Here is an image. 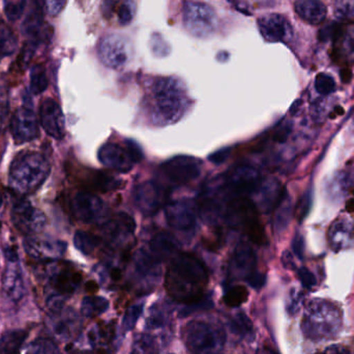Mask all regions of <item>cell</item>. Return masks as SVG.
<instances>
[{"label":"cell","instance_id":"cell-1","mask_svg":"<svg viewBox=\"0 0 354 354\" xmlns=\"http://www.w3.org/2000/svg\"><path fill=\"white\" fill-rule=\"evenodd\" d=\"M207 283L205 265L191 254H179L174 257L166 276V289L170 297L187 306L203 299Z\"/></svg>","mask_w":354,"mask_h":354},{"label":"cell","instance_id":"cell-2","mask_svg":"<svg viewBox=\"0 0 354 354\" xmlns=\"http://www.w3.org/2000/svg\"><path fill=\"white\" fill-rule=\"evenodd\" d=\"M342 326V311L335 303L316 299L306 306L301 330L310 340L319 342L336 339Z\"/></svg>","mask_w":354,"mask_h":354},{"label":"cell","instance_id":"cell-3","mask_svg":"<svg viewBox=\"0 0 354 354\" xmlns=\"http://www.w3.org/2000/svg\"><path fill=\"white\" fill-rule=\"evenodd\" d=\"M49 174V162L41 153L25 152L10 164L8 184L18 195H30L44 184Z\"/></svg>","mask_w":354,"mask_h":354},{"label":"cell","instance_id":"cell-4","mask_svg":"<svg viewBox=\"0 0 354 354\" xmlns=\"http://www.w3.org/2000/svg\"><path fill=\"white\" fill-rule=\"evenodd\" d=\"M153 112L161 122L176 123L187 106V98L178 81L169 77H160L151 87Z\"/></svg>","mask_w":354,"mask_h":354},{"label":"cell","instance_id":"cell-5","mask_svg":"<svg viewBox=\"0 0 354 354\" xmlns=\"http://www.w3.org/2000/svg\"><path fill=\"white\" fill-rule=\"evenodd\" d=\"M232 201L233 197L225 184L224 177H216L204 185L200 195L198 210L206 222L218 224L226 216L227 210Z\"/></svg>","mask_w":354,"mask_h":354},{"label":"cell","instance_id":"cell-6","mask_svg":"<svg viewBox=\"0 0 354 354\" xmlns=\"http://www.w3.org/2000/svg\"><path fill=\"white\" fill-rule=\"evenodd\" d=\"M185 342L192 354H218L224 348L226 335L214 324L192 321L185 328Z\"/></svg>","mask_w":354,"mask_h":354},{"label":"cell","instance_id":"cell-7","mask_svg":"<svg viewBox=\"0 0 354 354\" xmlns=\"http://www.w3.org/2000/svg\"><path fill=\"white\" fill-rule=\"evenodd\" d=\"M49 288V294L66 297L72 295L82 282V274L72 264L51 262L43 268Z\"/></svg>","mask_w":354,"mask_h":354},{"label":"cell","instance_id":"cell-8","mask_svg":"<svg viewBox=\"0 0 354 354\" xmlns=\"http://www.w3.org/2000/svg\"><path fill=\"white\" fill-rule=\"evenodd\" d=\"M183 23L194 37L204 39L216 30L218 20L214 8L205 2L187 1L183 4Z\"/></svg>","mask_w":354,"mask_h":354},{"label":"cell","instance_id":"cell-9","mask_svg":"<svg viewBox=\"0 0 354 354\" xmlns=\"http://www.w3.org/2000/svg\"><path fill=\"white\" fill-rule=\"evenodd\" d=\"M225 184L234 200L247 199L260 184V175L251 166H237L224 175Z\"/></svg>","mask_w":354,"mask_h":354},{"label":"cell","instance_id":"cell-10","mask_svg":"<svg viewBox=\"0 0 354 354\" xmlns=\"http://www.w3.org/2000/svg\"><path fill=\"white\" fill-rule=\"evenodd\" d=\"M134 203L145 216H153L167 206L168 193L163 186L151 181L137 185L133 193Z\"/></svg>","mask_w":354,"mask_h":354},{"label":"cell","instance_id":"cell-11","mask_svg":"<svg viewBox=\"0 0 354 354\" xmlns=\"http://www.w3.org/2000/svg\"><path fill=\"white\" fill-rule=\"evenodd\" d=\"M10 216L15 228L27 237L41 233L47 224L45 214L27 201L15 203Z\"/></svg>","mask_w":354,"mask_h":354},{"label":"cell","instance_id":"cell-12","mask_svg":"<svg viewBox=\"0 0 354 354\" xmlns=\"http://www.w3.org/2000/svg\"><path fill=\"white\" fill-rule=\"evenodd\" d=\"M161 170L172 184L179 186L187 184L200 176L202 161L192 156H176L164 162Z\"/></svg>","mask_w":354,"mask_h":354},{"label":"cell","instance_id":"cell-13","mask_svg":"<svg viewBox=\"0 0 354 354\" xmlns=\"http://www.w3.org/2000/svg\"><path fill=\"white\" fill-rule=\"evenodd\" d=\"M168 224L179 232H189L196 226L197 210L193 201L187 199L177 200L167 204L165 210Z\"/></svg>","mask_w":354,"mask_h":354},{"label":"cell","instance_id":"cell-14","mask_svg":"<svg viewBox=\"0 0 354 354\" xmlns=\"http://www.w3.org/2000/svg\"><path fill=\"white\" fill-rule=\"evenodd\" d=\"M136 222L129 214H116L103 224L102 232L109 245L124 247L134 236Z\"/></svg>","mask_w":354,"mask_h":354},{"label":"cell","instance_id":"cell-15","mask_svg":"<svg viewBox=\"0 0 354 354\" xmlns=\"http://www.w3.org/2000/svg\"><path fill=\"white\" fill-rule=\"evenodd\" d=\"M72 210L76 218L86 224L102 222L107 213L104 202L88 193H78L73 197Z\"/></svg>","mask_w":354,"mask_h":354},{"label":"cell","instance_id":"cell-16","mask_svg":"<svg viewBox=\"0 0 354 354\" xmlns=\"http://www.w3.org/2000/svg\"><path fill=\"white\" fill-rule=\"evenodd\" d=\"M47 326L54 338L68 341L78 336L81 330V320L74 310L64 308L57 313L50 314Z\"/></svg>","mask_w":354,"mask_h":354},{"label":"cell","instance_id":"cell-17","mask_svg":"<svg viewBox=\"0 0 354 354\" xmlns=\"http://www.w3.org/2000/svg\"><path fill=\"white\" fill-rule=\"evenodd\" d=\"M256 263L257 262L253 249L247 243H239L229 259L227 267L229 278L248 281V278L256 272Z\"/></svg>","mask_w":354,"mask_h":354},{"label":"cell","instance_id":"cell-18","mask_svg":"<svg viewBox=\"0 0 354 354\" xmlns=\"http://www.w3.org/2000/svg\"><path fill=\"white\" fill-rule=\"evenodd\" d=\"M25 251L31 259L41 262H55L64 256L66 251V243L54 239L27 237L23 241Z\"/></svg>","mask_w":354,"mask_h":354},{"label":"cell","instance_id":"cell-19","mask_svg":"<svg viewBox=\"0 0 354 354\" xmlns=\"http://www.w3.org/2000/svg\"><path fill=\"white\" fill-rule=\"evenodd\" d=\"M10 133L15 143H29L39 136V124L37 116L29 108H19L12 116L10 124Z\"/></svg>","mask_w":354,"mask_h":354},{"label":"cell","instance_id":"cell-20","mask_svg":"<svg viewBox=\"0 0 354 354\" xmlns=\"http://www.w3.org/2000/svg\"><path fill=\"white\" fill-rule=\"evenodd\" d=\"M97 49L102 62L109 68L118 70L128 62V47L124 39L118 35H106L100 41Z\"/></svg>","mask_w":354,"mask_h":354},{"label":"cell","instance_id":"cell-21","mask_svg":"<svg viewBox=\"0 0 354 354\" xmlns=\"http://www.w3.org/2000/svg\"><path fill=\"white\" fill-rule=\"evenodd\" d=\"M41 125L45 132L55 139L66 135V120L59 104L53 99H45L39 107Z\"/></svg>","mask_w":354,"mask_h":354},{"label":"cell","instance_id":"cell-22","mask_svg":"<svg viewBox=\"0 0 354 354\" xmlns=\"http://www.w3.org/2000/svg\"><path fill=\"white\" fill-rule=\"evenodd\" d=\"M258 28L266 41L270 43L286 42L292 35L289 21L280 14H268L258 19Z\"/></svg>","mask_w":354,"mask_h":354},{"label":"cell","instance_id":"cell-23","mask_svg":"<svg viewBox=\"0 0 354 354\" xmlns=\"http://www.w3.org/2000/svg\"><path fill=\"white\" fill-rule=\"evenodd\" d=\"M1 285L2 291L8 301L18 303L23 299L25 293L24 276L19 259L6 260Z\"/></svg>","mask_w":354,"mask_h":354},{"label":"cell","instance_id":"cell-24","mask_svg":"<svg viewBox=\"0 0 354 354\" xmlns=\"http://www.w3.org/2000/svg\"><path fill=\"white\" fill-rule=\"evenodd\" d=\"M97 158L103 166L120 172H130L135 164L127 148L124 149L114 143L102 145L97 152Z\"/></svg>","mask_w":354,"mask_h":354},{"label":"cell","instance_id":"cell-25","mask_svg":"<svg viewBox=\"0 0 354 354\" xmlns=\"http://www.w3.org/2000/svg\"><path fill=\"white\" fill-rule=\"evenodd\" d=\"M254 195H255V205L264 213L272 211L283 199V195H281L280 183L276 179H266L261 181Z\"/></svg>","mask_w":354,"mask_h":354},{"label":"cell","instance_id":"cell-26","mask_svg":"<svg viewBox=\"0 0 354 354\" xmlns=\"http://www.w3.org/2000/svg\"><path fill=\"white\" fill-rule=\"evenodd\" d=\"M354 236V226L347 218H338L328 230V241L335 251H341L351 245Z\"/></svg>","mask_w":354,"mask_h":354},{"label":"cell","instance_id":"cell-27","mask_svg":"<svg viewBox=\"0 0 354 354\" xmlns=\"http://www.w3.org/2000/svg\"><path fill=\"white\" fill-rule=\"evenodd\" d=\"M177 251H178V242L171 234L167 232H160L156 234L149 245V253L159 262L176 257Z\"/></svg>","mask_w":354,"mask_h":354},{"label":"cell","instance_id":"cell-28","mask_svg":"<svg viewBox=\"0 0 354 354\" xmlns=\"http://www.w3.org/2000/svg\"><path fill=\"white\" fill-rule=\"evenodd\" d=\"M295 6L297 15L310 24H320L328 14L326 6L318 0H299L295 2Z\"/></svg>","mask_w":354,"mask_h":354},{"label":"cell","instance_id":"cell-29","mask_svg":"<svg viewBox=\"0 0 354 354\" xmlns=\"http://www.w3.org/2000/svg\"><path fill=\"white\" fill-rule=\"evenodd\" d=\"M334 39L339 58L346 62H354V24L339 27Z\"/></svg>","mask_w":354,"mask_h":354},{"label":"cell","instance_id":"cell-30","mask_svg":"<svg viewBox=\"0 0 354 354\" xmlns=\"http://www.w3.org/2000/svg\"><path fill=\"white\" fill-rule=\"evenodd\" d=\"M43 10L41 3L35 2L33 8L29 10L22 24V31L26 37L37 39L41 33L44 25Z\"/></svg>","mask_w":354,"mask_h":354},{"label":"cell","instance_id":"cell-31","mask_svg":"<svg viewBox=\"0 0 354 354\" xmlns=\"http://www.w3.org/2000/svg\"><path fill=\"white\" fill-rule=\"evenodd\" d=\"M28 336L24 330H10L2 334L0 338V353L18 354Z\"/></svg>","mask_w":354,"mask_h":354},{"label":"cell","instance_id":"cell-32","mask_svg":"<svg viewBox=\"0 0 354 354\" xmlns=\"http://www.w3.org/2000/svg\"><path fill=\"white\" fill-rule=\"evenodd\" d=\"M109 308V301L101 297H84L81 303V313L84 317L95 318L105 313Z\"/></svg>","mask_w":354,"mask_h":354},{"label":"cell","instance_id":"cell-33","mask_svg":"<svg viewBox=\"0 0 354 354\" xmlns=\"http://www.w3.org/2000/svg\"><path fill=\"white\" fill-rule=\"evenodd\" d=\"M74 245L83 255L91 256L99 249L101 239L91 233L78 231L74 236Z\"/></svg>","mask_w":354,"mask_h":354},{"label":"cell","instance_id":"cell-34","mask_svg":"<svg viewBox=\"0 0 354 354\" xmlns=\"http://www.w3.org/2000/svg\"><path fill=\"white\" fill-rule=\"evenodd\" d=\"M18 45V39L14 31L6 24L0 22V58L12 55Z\"/></svg>","mask_w":354,"mask_h":354},{"label":"cell","instance_id":"cell-35","mask_svg":"<svg viewBox=\"0 0 354 354\" xmlns=\"http://www.w3.org/2000/svg\"><path fill=\"white\" fill-rule=\"evenodd\" d=\"M230 328L234 334L243 338H253L254 326L245 313H237L231 318Z\"/></svg>","mask_w":354,"mask_h":354},{"label":"cell","instance_id":"cell-36","mask_svg":"<svg viewBox=\"0 0 354 354\" xmlns=\"http://www.w3.org/2000/svg\"><path fill=\"white\" fill-rule=\"evenodd\" d=\"M49 81H48L47 73L45 68L41 64H35L30 72V91L35 95H39L47 89Z\"/></svg>","mask_w":354,"mask_h":354},{"label":"cell","instance_id":"cell-37","mask_svg":"<svg viewBox=\"0 0 354 354\" xmlns=\"http://www.w3.org/2000/svg\"><path fill=\"white\" fill-rule=\"evenodd\" d=\"M160 262L157 261L151 253H147L145 251H138L135 260V267L137 272L142 276H149L153 274V270L157 269L158 264Z\"/></svg>","mask_w":354,"mask_h":354},{"label":"cell","instance_id":"cell-38","mask_svg":"<svg viewBox=\"0 0 354 354\" xmlns=\"http://www.w3.org/2000/svg\"><path fill=\"white\" fill-rule=\"evenodd\" d=\"M26 354H62L59 347L51 339L39 338L27 347Z\"/></svg>","mask_w":354,"mask_h":354},{"label":"cell","instance_id":"cell-39","mask_svg":"<svg viewBox=\"0 0 354 354\" xmlns=\"http://www.w3.org/2000/svg\"><path fill=\"white\" fill-rule=\"evenodd\" d=\"M248 297H249V292H248L245 287H231L225 293L224 303L230 308L241 307L243 303L248 301Z\"/></svg>","mask_w":354,"mask_h":354},{"label":"cell","instance_id":"cell-40","mask_svg":"<svg viewBox=\"0 0 354 354\" xmlns=\"http://www.w3.org/2000/svg\"><path fill=\"white\" fill-rule=\"evenodd\" d=\"M291 204L289 199L281 200L280 204L278 205V212L276 214V220H274V226L278 231L284 230L290 220Z\"/></svg>","mask_w":354,"mask_h":354},{"label":"cell","instance_id":"cell-41","mask_svg":"<svg viewBox=\"0 0 354 354\" xmlns=\"http://www.w3.org/2000/svg\"><path fill=\"white\" fill-rule=\"evenodd\" d=\"M336 81L330 75L320 73L316 76L315 89L320 95H330L336 91Z\"/></svg>","mask_w":354,"mask_h":354},{"label":"cell","instance_id":"cell-42","mask_svg":"<svg viewBox=\"0 0 354 354\" xmlns=\"http://www.w3.org/2000/svg\"><path fill=\"white\" fill-rule=\"evenodd\" d=\"M142 305H133L127 310L124 320H122V328H124V332H130L135 328L139 318L142 315Z\"/></svg>","mask_w":354,"mask_h":354},{"label":"cell","instance_id":"cell-43","mask_svg":"<svg viewBox=\"0 0 354 354\" xmlns=\"http://www.w3.org/2000/svg\"><path fill=\"white\" fill-rule=\"evenodd\" d=\"M25 1H8L4 2V12L10 21L18 20L24 12Z\"/></svg>","mask_w":354,"mask_h":354},{"label":"cell","instance_id":"cell-44","mask_svg":"<svg viewBox=\"0 0 354 354\" xmlns=\"http://www.w3.org/2000/svg\"><path fill=\"white\" fill-rule=\"evenodd\" d=\"M135 8H136V6L132 1L124 2L120 6V10H118V21H120V24L128 25L132 22L135 12H136Z\"/></svg>","mask_w":354,"mask_h":354},{"label":"cell","instance_id":"cell-45","mask_svg":"<svg viewBox=\"0 0 354 354\" xmlns=\"http://www.w3.org/2000/svg\"><path fill=\"white\" fill-rule=\"evenodd\" d=\"M335 12L339 18H353L354 17V0H343V1L336 2Z\"/></svg>","mask_w":354,"mask_h":354},{"label":"cell","instance_id":"cell-46","mask_svg":"<svg viewBox=\"0 0 354 354\" xmlns=\"http://www.w3.org/2000/svg\"><path fill=\"white\" fill-rule=\"evenodd\" d=\"M35 41H31L30 43L26 44L23 48L20 56H19V68H26L27 64L30 62L31 57L35 51Z\"/></svg>","mask_w":354,"mask_h":354},{"label":"cell","instance_id":"cell-47","mask_svg":"<svg viewBox=\"0 0 354 354\" xmlns=\"http://www.w3.org/2000/svg\"><path fill=\"white\" fill-rule=\"evenodd\" d=\"M299 274V281L305 288L312 290L316 285L315 276H313L311 272L307 268L301 267L297 272Z\"/></svg>","mask_w":354,"mask_h":354},{"label":"cell","instance_id":"cell-48","mask_svg":"<svg viewBox=\"0 0 354 354\" xmlns=\"http://www.w3.org/2000/svg\"><path fill=\"white\" fill-rule=\"evenodd\" d=\"M126 148L128 150L129 154H130L131 158H132L134 163H137V162H140L141 160L143 159V153L141 151L139 145H137L135 141H129L126 143Z\"/></svg>","mask_w":354,"mask_h":354},{"label":"cell","instance_id":"cell-49","mask_svg":"<svg viewBox=\"0 0 354 354\" xmlns=\"http://www.w3.org/2000/svg\"><path fill=\"white\" fill-rule=\"evenodd\" d=\"M164 322H165L164 312L161 309H153V312L151 313V317L147 320L149 328H159V326H163Z\"/></svg>","mask_w":354,"mask_h":354},{"label":"cell","instance_id":"cell-50","mask_svg":"<svg viewBox=\"0 0 354 354\" xmlns=\"http://www.w3.org/2000/svg\"><path fill=\"white\" fill-rule=\"evenodd\" d=\"M229 154H230V149L225 148V149H221L212 153V155H209L208 159L214 164L224 163L228 159Z\"/></svg>","mask_w":354,"mask_h":354},{"label":"cell","instance_id":"cell-51","mask_svg":"<svg viewBox=\"0 0 354 354\" xmlns=\"http://www.w3.org/2000/svg\"><path fill=\"white\" fill-rule=\"evenodd\" d=\"M66 4V1H47L45 2V10L51 16H56L62 12Z\"/></svg>","mask_w":354,"mask_h":354},{"label":"cell","instance_id":"cell-52","mask_svg":"<svg viewBox=\"0 0 354 354\" xmlns=\"http://www.w3.org/2000/svg\"><path fill=\"white\" fill-rule=\"evenodd\" d=\"M301 303H303V295L301 293L297 292L295 294H291V299L288 305L289 313H297L301 308Z\"/></svg>","mask_w":354,"mask_h":354},{"label":"cell","instance_id":"cell-53","mask_svg":"<svg viewBox=\"0 0 354 354\" xmlns=\"http://www.w3.org/2000/svg\"><path fill=\"white\" fill-rule=\"evenodd\" d=\"M248 283H249L253 288H261V287L263 286L264 283H266V276H263V274H258V272H255V274H252V276L248 278Z\"/></svg>","mask_w":354,"mask_h":354},{"label":"cell","instance_id":"cell-54","mask_svg":"<svg viewBox=\"0 0 354 354\" xmlns=\"http://www.w3.org/2000/svg\"><path fill=\"white\" fill-rule=\"evenodd\" d=\"M293 251H295V255L301 259L304 255V251H305V242H304L303 237L301 235H297L295 240H293Z\"/></svg>","mask_w":354,"mask_h":354},{"label":"cell","instance_id":"cell-55","mask_svg":"<svg viewBox=\"0 0 354 354\" xmlns=\"http://www.w3.org/2000/svg\"><path fill=\"white\" fill-rule=\"evenodd\" d=\"M338 29V27L335 24L326 27V28H324L320 31V39H324V41H326V39H335Z\"/></svg>","mask_w":354,"mask_h":354},{"label":"cell","instance_id":"cell-56","mask_svg":"<svg viewBox=\"0 0 354 354\" xmlns=\"http://www.w3.org/2000/svg\"><path fill=\"white\" fill-rule=\"evenodd\" d=\"M290 131V124L283 125V126L277 131L276 135H274V139H276L277 141H280V143H284V141H286L287 137H288Z\"/></svg>","mask_w":354,"mask_h":354},{"label":"cell","instance_id":"cell-57","mask_svg":"<svg viewBox=\"0 0 354 354\" xmlns=\"http://www.w3.org/2000/svg\"><path fill=\"white\" fill-rule=\"evenodd\" d=\"M316 354H351V353L346 347L341 346V345H333V346L324 349L322 353Z\"/></svg>","mask_w":354,"mask_h":354},{"label":"cell","instance_id":"cell-58","mask_svg":"<svg viewBox=\"0 0 354 354\" xmlns=\"http://www.w3.org/2000/svg\"><path fill=\"white\" fill-rule=\"evenodd\" d=\"M282 261L285 267L289 268V269L295 268V261H293L292 255H291L289 251H285V253L283 254Z\"/></svg>","mask_w":354,"mask_h":354},{"label":"cell","instance_id":"cell-59","mask_svg":"<svg viewBox=\"0 0 354 354\" xmlns=\"http://www.w3.org/2000/svg\"><path fill=\"white\" fill-rule=\"evenodd\" d=\"M131 354H149V348H147V345L145 344V341L135 344L134 348H133L132 353Z\"/></svg>","mask_w":354,"mask_h":354},{"label":"cell","instance_id":"cell-60","mask_svg":"<svg viewBox=\"0 0 354 354\" xmlns=\"http://www.w3.org/2000/svg\"><path fill=\"white\" fill-rule=\"evenodd\" d=\"M257 354H277L274 353V351H272V349L266 348V347H264V348L259 349L258 351Z\"/></svg>","mask_w":354,"mask_h":354},{"label":"cell","instance_id":"cell-61","mask_svg":"<svg viewBox=\"0 0 354 354\" xmlns=\"http://www.w3.org/2000/svg\"><path fill=\"white\" fill-rule=\"evenodd\" d=\"M2 205V195H1V191H0V207H1Z\"/></svg>","mask_w":354,"mask_h":354}]
</instances>
